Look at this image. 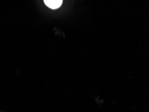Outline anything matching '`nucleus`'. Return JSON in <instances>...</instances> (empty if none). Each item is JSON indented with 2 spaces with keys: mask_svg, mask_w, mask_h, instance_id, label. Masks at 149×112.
Wrapping results in <instances>:
<instances>
[{
  "mask_svg": "<svg viewBox=\"0 0 149 112\" xmlns=\"http://www.w3.org/2000/svg\"><path fill=\"white\" fill-rule=\"evenodd\" d=\"M45 3L48 7L51 9H57L62 5V0H45Z\"/></svg>",
  "mask_w": 149,
  "mask_h": 112,
  "instance_id": "1",
  "label": "nucleus"
}]
</instances>
